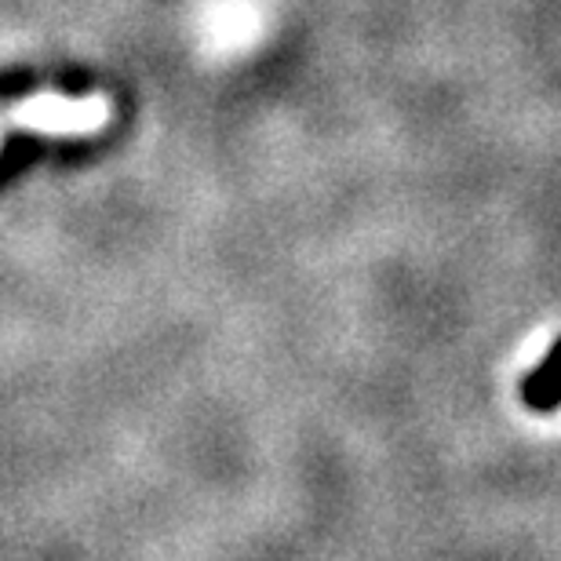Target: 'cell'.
I'll return each mask as SVG.
<instances>
[{
  "instance_id": "cell-1",
  "label": "cell",
  "mask_w": 561,
  "mask_h": 561,
  "mask_svg": "<svg viewBox=\"0 0 561 561\" xmlns=\"http://www.w3.org/2000/svg\"><path fill=\"white\" fill-rule=\"evenodd\" d=\"M114 110L106 95H81L66 99L59 92H41L30 99H19L0 110V150L11 131H37V136H59V139H84L99 136Z\"/></svg>"
},
{
  "instance_id": "cell-2",
  "label": "cell",
  "mask_w": 561,
  "mask_h": 561,
  "mask_svg": "<svg viewBox=\"0 0 561 561\" xmlns=\"http://www.w3.org/2000/svg\"><path fill=\"white\" fill-rule=\"evenodd\" d=\"M522 401L533 412H554L561 409V340L547 351L540 365L525 376L522 383Z\"/></svg>"
}]
</instances>
